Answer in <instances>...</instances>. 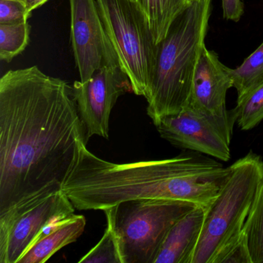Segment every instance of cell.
I'll return each instance as SVG.
<instances>
[{
	"instance_id": "obj_7",
	"label": "cell",
	"mask_w": 263,
	"mask_h": 263,
	"mask_svg": "<svg viewBox=\"0 0 263 263\" xmlns=\"http://www.w3.org/2000/svg\"><path fill=\"white\" fill-rule=\"evenodd\" d=\"M62 191L0 215V263H18L47 226L74 215Z\"/></svg>"
},
{
	"instance_id": "obj_15",
	"label": "cell",
	"mask_w": 263,
	"mask_h": 263,
	"mask_svg": "<svg viewBox=\"0 0 263 263\" xmlns=\"http://www.w3.org/2000/svg\"><path fill=\"white\" fill-rule=\"evenodd\" d=\"M229 70L238 100L263 84V42L239 67Z\"/></svg>"
},
{
	"instance_id": "obj_11",
	"label": "cell",
	"mask_w": 263,
	"mask_h": 263,
	"mask_svg": "<svg viewBox=\"0 0 263 263\" xmlns=\"http://www.w3.org/2000/svg\"><path fill=\"white\" fill-rule=\"evenodd\" d=\"M229 69L215 52L204 47L194 73L189 105L209 115H226V95L233 87Z\"/></svg>"
},
{
	"instance_id": "obj_10",
	"label": "cell",
	"mask_w": 263,
	"mask_h": 263,
	"mask_svg": "<svg viewBox=\"0 0 263 263\" xmlns=\"http://www.w3.org/2000/svg\"><path fill=\"white\" fill-rule=\"evenodd\" d=\"M129 92H133V87L120 64L98 69L86 82H74L73 98L85 126L87 141L93 135L108 139L112 109L118 98Z\"/></svg>"
},
{
	"instance_id": "obj_20",
	"label": "cell",
	"mask_w": 263,
	"mask_h": 263,
	"mask_svg": "<svg viewBox=\"0 0 263 263\" xmlns=\"http://www.w3.org/2000/svg\"><path fill=\"white\" fill-rule=\"evenodd\" d=\"M212 263H252L244 230L219 249Z\"/></svg>"
},
{
	"instance_id": "obj_16",
	"label": "cell",
	"mask_w": 263,
	"mask_h": 263,
	"mask_svg": "<svg viewBox=\"0 0 263 263\" xmlns=\"http://www.w3.org/2000/svg\"><path fill=\"white\" fill-rule=\"evenodd\" d=\"M252 263H263V184L243 228Z\"/></svg>"
},
{
	"instance_id": "obj_1",
	"label": "cell",
	"mask_w": 263,
	"mask_h": 263,
	"mask_svg": "<svg viewBox=\"0 0 263 263\" xmlns=\"http://www.w3.org/2000/svg\"><path fill=\"white\" fill-rule=\"evenodd\" d=\"M73 87L36 66L0 79V215L63 190L87 144Z\"/></svg>"
},
{
	"instance_id": "obj_6",
	"label": "cell",
	"mask_w": 263,
	"mask_h": 263,
	"mask_svg": "<svg viewBox=\"0 0 263 263\" xmlns=\"http://www.w3.org/2000/svg\"><path fill=\"white\" fill-rule=\"evenodd\" d=\"M107 35L127 73L133 93L147 99L156 66L158 45L138 3L97 0Z\"/></svg>"
},
{
	"instance_id": "obj_21",
	"label": "cell",
	"mask_w": 263,
	"mask_h": 263,
	"mask_svg": "<svg viewBox=\"0 0 263 263\" xmlns=\"http://www.w3.org/2000/svg\"><path fill=\"white\" fill-rule=\"evenodd\" d=\"M30 16L21 0H0V24H23Z\"/></svg>"
},
{
	"instance_id": "obj_12",
	"label": "cell",
	"mask_w": 263,
	"mask_h": 263,
	"mask_svg": "<svg viewBox=\"0 0 263 263\" xmlns=\"http://www.w3.org/2000/svg\"><path fill=\"white\" fill-rule=\"evenodd\" d=\"M205 208L196 206L167 232L155 263H192L205 216Z\"/></svg>"
},
{
	"instance_id": "obj_14",
	"label": "cell",
	"mask_w": 263,
	"mask_h": 263,
	"mask_svg": "<svg viewBox=\"0 0 263 263\" xmlns=\"http://www.w3.org/2000/svg\"><path fill=\"white\" fill-rule=\"evenodd\" d=\"M156 44L167 35L175 18L189 6L187 0H138Z\"/></svg>"
},
{
	"instance_id": "obj_23",
	"label": "cell",
	"mask_w": 263,
	"mask_h": 263,
	"mask_svg": "<svg viewBox=\"0 0 263 263\" xmlns=\"http://www.w3.org/2000/svg\"><path fill=\"white\" fill-rule=\"evenodd\" d=\"M48 0H25L26 7L29 14L31 15L32 12L36 9L39 8L41 6L45 4Z\"/></svg>"
},
{
	"instance_id": "obj_3",
	"label": "cell",
	"mask_w": 263,
	"mask_h": 263,
	"mask_svg": "<svg viewBox=\"0 0 263 263\" xmlns=\"http://www.w3.org/2000/svg\"><path fill=\"white\" fill-rule=\"evenodd\" d=\"M212 0L189 4L175 18L165 37L157 44L156 66L147 113L154 124L189 105L192 80L203 50Z\"/></svg>"
},
{
	"instance_id": "obj_8",
	"label": "cell",
	"mask_w": 263,
	"mask_h": 263,
	"mask_svg": "<svg viewBox=\"0 0 263 263\" xmlns=\"http://www.w3.org/2000/svg\"><path fill=\"white\" fill-rule=\"evenodd\" d=\"M236 121L235 108L217 116L189 105L179 113L161 118L155 125L161 138L176 147L228 161L231 158L230 143Z\"/></svg>"
},
{
	"instance_id": "obj_5",
	"label": "cell",
	"mask_w": 263,
	"mask_h": 263,
	"mask_svg": "<svg viewBox=\"0 0 263 263\" xmlns=\"http://www.w3.org/2000/svg\"><path fill=\"white\" fill-rule=\"evenodd\" d=\"M196 204L172 200H126L105 209L122 263H155L171 228Z\"/></svg>"
},
{
	"instance_id": "obj_4",
	"label": "cell",
	"mask_w": 263,
	"mask_h": 263,
	"mask_svg": "<svg viewBox=\"0 0 263 263\" xmlns=\"http://www.w3.org/2000/svg\"><path fill=\"white\" fill-rule=\"evenodd\" d=\"M231 172L205 210L192 263H212L217 252L244 228L263 184V160L252 152L230 166Z\"/></svg>"
},
{
	"instance_id": "obj_22",
	"label": "cell",
	"mask_w": 263,
	"mask_h": 263,
	"mask_svg": "<svg viewBox=\"0 0 263 263\" xmlns=\"http://www.w3.org/2000/svg\"><path fill=\"white\" fill-rule=\"evenodd\" d=\"M224 19L238 22L243 14L242 0H221Z\"/></svg>"
},
{
	"instance_id": "obj_2",
	"label": "cell",
	"mask_w": 263,
	"mask_h": 263,
	"mask_svg": "<svg viewBox=\"0 0 263 263\" xmlns=\"http://www.w3.org/2000/svg\"><path fill=\"white\" fill-rule=\"evenodd\" d=\"M230 172V166L198 152L115 164L98 158L84 144L63 192L81 211H104L138 198L186 201L207 209Z\"/></svg>"
},
{
	"instance_id": "obj_26",
	"label": "cell",
	"mask_w": 263,
	"mask_h": 263,
	"mask_svg": "<svg viewBox=\"0 0 263 263\" xmlns=\"http://www.w3.org/2000/svg\"><path fill=\"white\" fill-rule=\"evenodd\" d=\"M21 1H23V2L24 3V1H25V0H21ZM24 4H25V3H24Z\"/></svg>"
},
{
	"instance_id": "obj_25",
	"label": "cell",
	"mask_w": 263,
	"mask_h": 263,
	"mask_svg": "<svg viewBox=\"0 0 263 263\" xmlns=\"http://www.w3.org/2000/svg\"><path fill=\"white\" fill-rule=\"evenodd\" d=\"M132 2L138 3V0H130Z\"/></svg>"
},
{
	"instance_id": "obj_18",
	"label": "cell",
	"mask_w": 263,
	"mask_h": 263,
	"mask_svg": "<svg viewBox=\"0 0 263 263\" xmlns=\"http://www.w3.org/2000/svg\"><path fill=\"white\" fill-rule=\"evenodd\" d=\"M240 128L249 130L263 120V84L258 86L241 99L235 107Z\"/></svg>"
},
{
	"instance_id": "obj_19",
	"label": "cell",
	"mask_w": 263,
	"mask_h": 263,
	"mask_svg": "<svg viewBox=\"0 0 263 263\" xmlns=\"http://www.w3.org/2000/svg\"><path fill=\"white\" fill-rule=\"evenodd\" d=\"M80 263H122L118 240L111 224L107 227L101 241L79 260Z\"/></svg>"
},
{
	"instance_id": "obj_9",
	"label": "cell",
	"mask_w": 263,
	"mask_h": 263,
	"mask_svg": "<svg viewBox=\"0 0 263 263\" xmlns=\"http://www.w3.org/2000/svg\"><path fill=\"white\" fill-rule=\"evenodd\" d=\"M70 38L81 82L98 69L120 64L97 0H70Z\"/></svg>"
},
{
	"instance_id": "obj_24",
	"label": "cell",
	"mask_w": 263,
	"mask_h": 263,
	"mask_svg": "<svg viewBox=\"0 0 263 263\" xmlns=\"http://www.w3.org/2000/svg\"><path fill=\"white\" fill-rule=\"evenodd\" d=\"M196 1H198V0H187V2H189V4H192V3L193 2H196Z\"/></svg>"
},
{
	"instance_id": "obj_13",
	"label": "cell",
	"mask_w": 263,
	"mask_h": 263,
	"mask_svg": "<svg viewBox=\"0 0 263 263\" xmlns=\"http://www.w3.org/2000/svg\"><path fill=\"white\" fill-rule=\"evenodd\" d=\"M85 217L73 215L36 241L18 263H44L60 249L77 241L85 229Z\"/></svg>"
},
{
	"instance_id": "obj_17",
	"label": "cell",
	"mask_w": 263,
	"mask_h": 263,
	"mask_svg": "<svg viewBox=\"0 0 263 263\" xmlns=\"http://www.w3.org/2000/svg\"><path fill=\"white\" fill-rule=\"evenodd\" d=\"M30 26L28 23L0 24V59L10 63L21 54L30 42Z\"/></svg>"
}]
</instances>
